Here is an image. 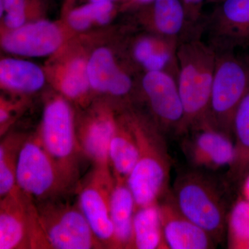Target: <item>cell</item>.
Masks as SVG:
<instances>
[{
	"instance_id": "277c9868",
	"label": "cell",
	"mask_w": 249,
	"mask_h": 249,
	"mask_svg": "<svg viewBox=\"0 0 249 249\" xmlns=\"http://www.w3.org/2000/svg\"><path fill=\"white\" fill-rule=\"evenodd\" d=\"M36 134L73 190L78 183L83 154L77 138L76 117L72 103L58 93L49 96Z\"/></svg>"
},
{
	"instance_id": "ffe728a7",
	"label": "cell",
	"mask_w": 249,
	"mask_h": 249,
	"mask_svg": "<svg viewBox=\"0 0 249 249\" xmlns=\"http://www.w3.org/2000/svg\"><path fill=\"white\" fill-rule=\"evenodd\" d=\"M139 158L137 139L124 111L118 114L109 146V160L113 176L127 180Z\"/></svg>"
},
{
	"instance_id": "d4e9b609",
	"label": "cell",
	"mask_w": 249,
	"mask_h": 249,
	"mask_svg": "<svg viewBox=\"0 0 249 249\" xmlns=\"http://www.w3.org/2000/svg\"><path fill=\"white\" fill-rule=\"evenodd\" d=\"M26 135L6 134L0 143V198L18 189V155Z\"/></svg>"
},
{
	"instance_id": "f546056e",
	"label": "cell",
	"mask_w": 249,
	"mask_h": 249,
	"mask_svg": "<svg viewBox=\"0 0 249 249\" xmlns=\"http://www.w3.org/2000/svg\"><path fill=\"white\" fill-rule=\"evenodd\" d=\"M184 8L187 22L191 31L197 28L202 18V10L206 0H179Z\"/></svg>"
},
{
	"instance_id": "52a82bcc",
	"label": "cell",
	"mask_w": 249,
	"mask_h": 249,
	"mask_svg": "<svg viewBox=\"0 0 249 249\" xmlns=\"http://www.w3.org/2000/svg\"><path fill=\"white\" fill-rule=\"evenodd\" d=\"M173 200L188 219L213 240L222 237L225 209L213 184L197 173H187L177 181Z\"/></svg>"
},
{
	"instance_id": "44dd1931",
	"label": "cell",
	"mask_w": 249,
	"mask_h": 249,
	"mask_svg": "<svg viewBox=\"0 0 249 249\" xmlns=\"http://www.w3.org/2000/svg\"><path fill=\"white\" fill-rule=\"evenodd\" d=\"M134 212L135 201L127 180L114 178L110 200L114 249H132Z\"/></svg>"
},
{
	"instance_id": "5bb4252c",
	"label": "cell",
	"mask_w": 249,
	"mask_h": 249,
	"mask_svg": "<svg viewBox=\"0 0 249 249\" xmlns=\"http://www.w3.org/2000/svg\"><path fill=\"white\" fill-rule=\"evenodd\" d=\"M179 40L145 31L131 39L127 62L135 71H165L177 76Z\"/></svg>"
},
{
	"instance_id": "484cf974",
	"label": "cell",
	"mask_w": 249,
	"mask_h": 249,
	"mask_svg": "<svg viewBox=\"0 0 249 249\" xmlns=\"http://www.w3.org/2000/svg\"><path fill=\"white\" fill-rule=\"evenodd\" d=\"M44 12L42 0H0L1 31L13 30L41 19Z\"/></svg>"
},
{
	"instance_id": "4316f807",
	"label": "cell",
	"mask_w": 249,
	"mask_h": 249,
	"mask_svg": "<svg viewBox=\"0 0 249 249\" xmlns=\"http://www.w3.org/2000/svg\"><path fill=\"white\" fill-rule=\"evenodd\" d=\"M232 132L236 140L235 163L242 168L249 163V88L234 114Z\"/></svg>"
},
{
	"instance_id": "7c38bea8",
	"label": "cell",
	"mask_w": 249,
	"mask_h": 249,
	"mask_svg": "<svg viewBox=\"0 0 249 249\" xmlns=\"http://www.w3.org/2000/svg\"><path fill=\"white\" fill-rule=\"evenodd\" d=\"M70 35L64 23L41 18L18 29L1 31V46L18 56H52L70 40Z\"/></svg>"
},
{
	"instance_id": "8992f818",
	"label": "cell",
	"mask_w": 249,
	"mask_h": 249,
	"mask_svg": "<svg viewBox=\"0 0 249 249\" xmlns=\"http://www.w3.org/2000/svg\"><path fill=\"white\" fill-rule=\"evenodd\" d=\"M17 186L34 203L62 197L72 191L36 133L26 136L19 150Z\"/></svg>"
},
{
	"instance_id": "603a6c76",
	"label": "cell",
	"mask_w": 249,
	"mask_h": 249,
	"mask_svg": "<svg viewBox=\"0 0 249 249\" xmlns=\"http://www.w3.org/2000/svg\"><path fill=\"white\" fill-rule=\"evenodd\" d=\"M128 65L127 61L119 62L109 47L102 46L93 49L88 61V80L93 93L107 95L111 81Z\"/></svg>"
},
{
	"instance_id": "4fadbf2b",
	"label": "cell",
	"mask_w": 249,
	"mask_h": 249,
	"mask_svg": "<svg viewBox=\"0 0 249 249\" xmlns=\"http://www.w3.org/2000/svg\"><path fill=\"white\" fill-rule=\"evenodd\" d=\"M206 29L217 52L249 44V0H223L208 18Z\"/></svg>"
},
{
	"instance_id": "cb8c5ba5",
	"label": "cell",
	"mask_w": 249,
	"mask_h": 249,
	"mask_svg": "<svg viewBox=\"0 0 249 249\" xmlns=\"http://www.w3.org/2000/svg\"><path fill=\"white\" fill-rule=\"evenodd\" d=\"M64 24L70 34L85 32L94 26L109 24L117 13L116 3L109 1L88 3L74 8L67 5Z\"/></svg>"
},
{
	"instance_id": "1f68e13d",
	"label": "cell",
	"mask_w": 249,
	"mask_h": 249,
	"mask_svg": "<svg viewBox=\"0 0 249 249\" xmlns=\"http://www.w3.org/2000/svg\"><path fill=\"white\" fill-rule=\"evenodd\" d=\"M244 193H245L247 200L249 201V177L245 183V188H244Z\"/></svg>"
},
{
	"instance_id": "30bf717a",
	"label": "cell",
	"mask_w": 249,
	"mask_h": 249,
	"mask_svg": "<svg viewBox=\"0 0 249 249\" xmlns=\"http://www.w3.org/2000/svg\"><path fill=\"white\" fill-rule=\"evenodd\" d=\"M114 183L110 168L93 167L84 181L77 184V203L104 249H114V229L110 215Z\"/></svg>"
},
{
	"instance_id": "d6986e66",
	"label": "cell",
	"mask_w": 249,
	"mask_h": 249,
	"mask_svg": "<svg viewBox=\"0 0 249 249\" xmlns=\"http://www.w3.org/2000/svg\"><path fill=\"white\" fill-rule=\"evenodd\" d=\"M47 80L45 69L34 62L17 58L0 61L1 89L14 96L27 97L42 89Z\"/></svg>"
},
{
	"instance_id": "3957f363",
	"label": "cell",
	"mask_w": 249,
	"mask_h": 249,
	"mask_svg": "<svg viewBox=\"0 0 249 249\" xmlns=\"http://www.w3.org/2000/svg\"><path fill=\"white\" fill-rule=\"evenodd\" d=\"M62 197L34 203L31 219V249H104L78 203Z\"/></svg>"
},
{
	"instance_id": "f1b7e54d",
	"label": "cell",
	"mask_w": 249,
	"mask_h": 249,
	"mask_svg": "<svg viewBox=\"0 0 249 249\" xmlns=\"http://www.w3.org/2000/svg\"><path fill=\"white\" fill-rule=\"evenodd\" d=\"M27 97L0 98V135L4 137L27 107Z\"/></svg>"
},
{
	"instance_id": "8fae6325",
	"label": "cell",
	"mask_w": 249,
	"mask_h": 249,
	"mask_svg": "<svg viewBox=\"0 0 249 249\" xmlns=\"http://www.w3.org/2000/svg\"><path fill=\"white\" fill-rule=\"evenodd\" d=\"M76 118V134L82 154L93 167L110 168L109 146L118 114L114 103L98 100Z\"/></svg>"
},
{
	"instance_id": "7402d4cb",
	"label": "cell",
	"mask_w": 249,
	"mask_h": 249,
	"mask_svg": "<svg viewBox=\"0 0 249 249\" xmlns=\"http://www.w3.org/2000/svg\"><path fill=\"white\" fill-rule=\"evenodd\" d=\"M132 249H167L159 203L135 210Z\"/></svg>"
},
{
	"instance_id": "83f0119b",
	"label": "cell",
	"mask_w": 249,
	"mask_h": 249,
	"mask_svg": "<svg viewBox=\"0 0 249 249\" xmlns=\"http://www.w3.org/2000/svg\"><path fill=\"white\" fill-rule=\"evenodd\" d=\"M229 246L247 249L249 242V201L240 200L235 205L229 219Z\"/></svg>"
},
{
	"instance_id": "e0dca14e",
	"label": "cell",
	"mask_w": 249,
	"mask_h": 249,
	"mask_svg": "<svg viewBox=\"0 0 249 249\" xmlns=\"http://www.w3.org/2000/svg\"><path fill=\"white\" fill-rule=\"evenodd\" d=\"M165 243L171 249L213 248V238L206 231L188 219L173 199L159 204Z\"/></svg>"
},
{
	"instance_id": "7a4b0ae2",
	"label": "cell",
	"mask_w": 249,
	"mask_h": 249,
	"mask_svg": "<svg viewBox=\"0 0 249 249\" xmlns=\"http://www.w3.org/2000/svg\"><path fill=\"white\" fill-rule=\"evenodd\" d=\"M217 52L197 36L179 41L177 52L178 91L185 114V128L204 124L209 111Z\"/></svg>"
},
{
	"instance_id": "e575fe53",
	"label": "cell",
	"mask_w": 249,
	"mask_h": 249,
	"mask_svg": "<svg viewBox=\"0 0 249 249\" xmlns=\"http://www.w3.org/2000/svg\"><path fill=\"white\" fill-rule=\"evenodd\" d=\"M247 249H249V242L248 247H247Z\"/></svg>"
},
{
	"instance_id": "2e32d148",
	"label": "cell",
	"mask_w": 249,
	"mask_h": 249,
	"mask_svg": "<svg viewBox=\"0 0 249 249\" xmlns=\"http://www.w3.org/2000/svg\"><path fill=\"white\" fill-rule=\"evenodd\" d=\"M137 6L136 19L147 32L180 41L191 31L179 0H151Z\"/></svg>"
},
{
	"instance_id": "ac0fdd59",
	"label": "cell",
	"mask_w": 249,
	"mask_h": 249,
	"mask_svg": "<svg viewBox=\"0 0 249 249\" xmlns=\"http://www.w3.org/2000/svg\"><path fill=\"white\" fill-rule=\"evenodd\" d=\"M193 130L195 135L190 152L196 164L219 168L235 163V146L230 136L206 123Z\"/></svg>"
},
{
	"instance_id": "9a60e30c",
	"label": "cell",
	"mask_w": 249,
	"mask_h": 249,
	"mask_svg": "<svg viewBox=\"0 0 249 249\" xmlns=\"http://www.w3.org/2000/svg\"><path fill=\"white\" fill-rule=\"evenodd\" d=\"M34 203L18 188L0 198V249H31Z\"/></svg>"
},
{
	"instance_id": "836d02e7",
	"label": "cell",
	"mask_w": 249,
	"mask_h": 249,
	"mask_svg": "<svg viewBox=\"0 0 249 249\" xmlns=\"http://www.w3.org/2000/svg\"><path fill=\"white\" fill-rule=\"evenodd\" d=\"M223 0H206V2L209 3H216V4H219L221 1H222Z\"/></svg>"
},
{
	"instance_id": "4dcf8cb0",
	"label": "cell",
	"mask_w": 249,
	"mask_h": 249,
	"mask_svg": "<svg viewBox=\"0 0 249 249\" xmlns=\"http://www.w3.org/2000/svg\"><path fill=\"white\" fill-rule=\"evenodd\" d=\"M91 2H101V1H109V2H122L125 6H132L134 5V0H88Z\"/></svg>"
},
{
	"instance_id": "d6a6232c",
	"label": "cell",
	"mask_w": 249,
	"mask_h": 249,
	"mask_svg": "<svg viewBox=\"0 0 249 249\" xmlns=\"http://www.w3.org/2000/svg\"><path fill=\"white\" fill-rule=\"evenodd\" d=\"M151 1V0H134V5L137 6V5L143 4V3L148 2V1Z\"/></svg>"
},
{
	"instance_id": "6da1fadb",
	"label": "cell",
	"mask_w": 249,
	"mask_h": 249,
	"mask_svg": "<svg viewBox=\"0 0 249 249\" xmlns=\"http://www.w3.org/2000/svg\"><path fill=\"white\" fill-rule=\"evenodd\" d=\"M139 147V158L127 178L135 210L157 204L168 186L170 158L163 132L150 116L133 108L124 111Z\"/></svg>"
},
{
	"instance_id": "ba28073f",
	"label": "cell",
	"mask_w": 249,
	"mask_h": 249,
	"mask_svg": "<svg viewBox=\"0 0 249 249\" xmlns=\"http://www.w3.org/2000/svg\"><path fill=\"white\" fill-rule=\"evenodd\" d=\"M138 95L146 103L150 118L162 132H186L184 110L175 75L165 71L142 73Z\"/></svg>"
},
{
	"instance_id": "5b68a950",
	"label": "cell",
	"mask_w": 249,
	"mask_h": 249,
	"mask_svg": "<svg viewBox=\"0 0 249 249\" xmlns=\"http://www.w3.org/2000/svg\"><path fill=\"white\" fill-rule=\"evenodd\" d=\"M215 71L204 123L230 136L232 119L249 88V58L233 51L217 52Z\"/></svg>"
},
{
	"instance_id": "9c48e42d",
	"label": "cell",
	"mask_w": 249,
	"mask_h": 249,
	"mask_svg": "<svg viewBox=\"0 0 249 249\" xmlns=\"http://www.w3.org/2000/svg\"><path fill=\"white\" fill-rule=\"evenodd\" d=\"M89 55L80 44L67 42L45 68L56 92L83 109L92 103L93 94L88 77Z\"/></svg>"
}]
</instances>
